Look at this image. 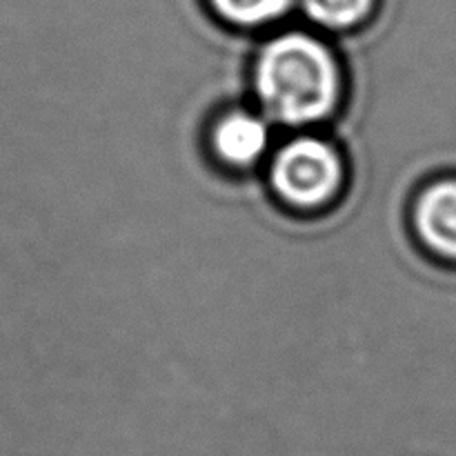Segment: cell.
Masks as SVG:
<instances>
[{
    "mask_svg": "<svg viewBox=\"0 0 456 456\" xmlns=\"http://www.w3.org/2000/svg\"><path fill=\"white\" fill-rule=\"evenodd\" d=\"M297 0H205L209 13L234 31H261L283 20Z\"/></svg>",
    "mask_w": 456,
    "mask_h": 456,
    "instance_id": "5",
    "label": "cell"
},
{
    "mask_svg": "<svg viewBox=\"0 0 456 456\" xmlns=\"http://www.w3.org/2000/svg\"><path fill=\"white\" fill-rule=\"evenodd\" d=\"M307 20L323 31L350 34L374 18L379 0H298Z\"/></svg>",
    "mask_w": 456,
    "mask_h": 456,
    "instance_id": "6",
    "label": "cell"
},
{
    "mask_svg": "<svg viewBox=\"0 0 456 456\" xmlns=\"http://www.w3.org/2000/svg\"><path fill=\"white\" fill-rule=\"evenodd\" d=\"M410 227L430 256L456 265V176L419 187L410 203Z\"/></svg>",
    "mask_w": 456,
    "mask_h": 456,
    "instance_id": "4",
    "label": "cell"
},
{
    "mask_svg": "<svg viewBox=\"0 0 456 456\" xmlns=\"http://www.w3.org/2000/svg\"><path fill=\"white\" fill-rule=\"evenodd\" d=\"M80 22L76 25L74 29V36L76 31H78ZM74 36H71V43H74ZM71 43H69V52H71ZM67 67H69V53H67ZM65 85H67V69H65ZM62 105H65V87H62ZM62 105H61V125H62ZM58 142H61V127H58ZM56 160H58V145H56ZM53 183H56V165H53ZM52 194H53V185H52Z\"/></svg>",
    "mask_w": 456,
    "mask_h": 456,
    "instance_id": "7",
    "label": "cell"
},
{
    "mask_svg": "<svg viewBox=\"0 0 456 456\" xmlns=\"http://www.w3.org/2000/svg\"><path fill=\"white\" fill-rule=\"evenodd\" d=\"M265 183L292 212H325L338 203L347 185L346 154L334 138L301 132L270 156Z\"/></svg>",
    "mask_w": 456,
    "mask_h": 456,
    "instance_id": "2",
    "label": "cell"
},
{
    "mask_svg": "<svg viewBox=\"0 0 456 456\" xmlns=\"http://www.w3.org/2000/svg\"><path fill=\"white\" fill-rule=\"evenodd\" d=\"M338 49L303 29L267 38L249 65V92L270 123L303 129L337 118L346 101Z\"/></svg>",
    "mask_w": 456,
    "mask_h": 456,
    "instance_id": "1",
    "label": "cell"
},
{
    "mask_svg": "<svg viewBox=\"0 0 456 456\" xmlns=\"http://www.w3.org/2000/svg\"><path fill=\"white\" fill-rule=\"evenodd\" d=\"M272 145V123L245 105L223 107L208 125L209 156L225 172L249 174L267 159Z\"/></svg>",
    "mask_w": 456,
    "mask_h": 456,
    "instance_id": "3",
    "label": "cell"
}]
</instances>
